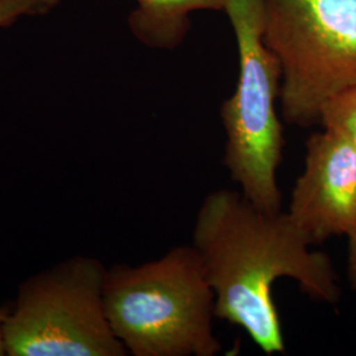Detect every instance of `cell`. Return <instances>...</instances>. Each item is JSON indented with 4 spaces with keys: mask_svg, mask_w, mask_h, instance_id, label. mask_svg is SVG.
<instances>
[{
    "mask_svg": "<svg viewBox=\"0 0 356 356\" xmlns=\"http://www.w3.org/2000/svg\"><path fill=\"white\" fill-rule=\"evenodd\" d=\"M305 147L288 216L312 245L348 238L356 229V145L323 128L309 136Z\"/></svg>",
    "mask_w": 356,
    "mask_h": 356,
    "instance_id": "6",
    "label": "cell"
},
{
    "mask_svg": "<svg viewBox=\"0 0 356 356\" xmlns=\"http://www.w3.org/2000/svg\"><path fill=\"white\" fill-rule=\"evenodd\" d=\"M263 38L280 61L288 124H319L323 104L356 86V0H264Z\"/></svg>",
    "mask_w": 356,
    "mask_h": 356,
    "instance_id": "4",
    "label": "cell"
},
{
    "mask_svg": "<svg viewBox=\"0 0 356 356\" xmlns=\"http://www.w3.org/2000/svg\"><path fill=\"white\" fill-rule=\"evenodd\" d=\"M61 0H0V28H8L23 17L53 13Z\"/></svg>",
    "mask_w": 356,
    "mask_h": 356,
    "instance_id": "9",
    "label": "cell"
},
{
    "mask_svg": "<svg viewBox=\"0 0 356 356\" xmlns=\"http://www.w3.org/2000/svg\"><path fill=\"white\" fill-rule=\"evenodd\" d=\"M128 28L141 44L154 49H175L191 29L195 11H223V0H135Z\"/></svg>",
    "mask_w": 356,
    "mask_h": 356,
    "instance_id": "7",
    "label": "cell"
},
{
    "mask_svg": "<svg viewBox=\"0 0 356 356\" xmlns=\"http://www.w3.org/2000/svg\"><path fill=\"white\" fill-rule=\"evenodd\" d=\"M193 248L216 296V318L239 326L264 354H285L286 346L272 288L292 279L314 301L341 300L330 257L312 251L288 213L268 214L241 191L219 189L198 209Z\"/></svg>",
    "mask_w": 356,
    "mask_h": 356,
    "instance_id": "1",
    "label": "cell"
},
{
    "mask_svg": "<svg viewBox=\"0 0 356 356\" xmlns=\"http://www.w3.org/2000/svg\"><path fill=\"white\" fill-rule=\"evenodd\" d=\"M347 276L351 288L356 293V229L348 236V254H347Z\"/></svg>",
    "mask_w": 356,
    "mask_h": 356,
    "instance_id": "10",
    "label": "cell"
},
{
    "mask_svg": "<svg viewBox=\"0 0 356 356\" xmlns=\"http://www.w3.org/2000/svg\"><path fill=\"white\" fill-rule=\"evenodd\" d=\"M223 11L239 54L236 89L220 107L227 138L223 165L254 207L277 214L282 206L277 170L285 145L276 113L282 69L263 38L264 0H223Z\"/></svg>",
    "mask_w": 356,
    "mask_h": 356,
    "instance_id": "3",
    "label": "cell"
},
{
    "mask_svg": "<svg viewBox=\"0 0 356 356\" xmlns=\"http://www.w3.org/2000/svg\"><path fill=\"white\" fill-rule=\"evenodd\" d=\"M7 310L0 309V356H7V344H6V332H4V319Z\"/></svg>",
    "mask_w": 356,
    "mask_h": 356,
    "instance_id": "11",
    "label": "cell"
},
{
    "mask_svg": "<svg viewBox=\"0 0 356 356\" xmlns=\"http://www.w3.org/2000/svg\"><path fill=\"white\" fill-rule=\"evenodd\" d=\"M107 267L74 254L26 277L7 310V356H124L104 309Z\"/></svg>",
    "mask_w": 356,
    "mask_h": 356,
    "instance_id": "5",
    "label": "cell"
},
{
    "mask_svg": "<svg viewBox=\"0 0 356 356\" xmlns=\"http://www.w3.org/2000/svg\"><path fill=\"white\" fill-rule=\"evenodd\" d=\"M319 124L356 145V86L337 94L323 104Z\"/></svg>",
    "mask_w": 356,
    "mask_h": 356,
    "instance_id": "8",
    "label": "cell"
},
{
    "mask_svg": "<svg viewBox=\"0 0 356 356\" xmlns=\"http://www.w3.org/2000/svg\"><path fill=\"white\" fill-rule=\"evenodd\" d=\"M104 309L115 337L134 356H216V296L193 245L140 266L107 268Z\"/></svg>",
    "mask_w": 356,
    "mask_h": 356,
    "instance_id": "2",
    "label": "cell"
}]
</instances>
